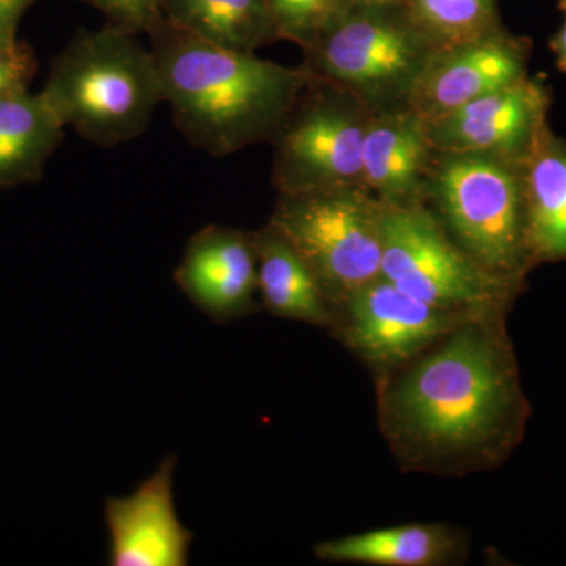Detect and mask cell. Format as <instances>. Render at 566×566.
<instances>
[{
	"mask_svg": "<svg viewBox=\"0 0 566 566\" xmlns=\"http://www.w3.org/2000/svg\"><path fill=\"white\" fill-rule=\"evenodd\" d=\"M315 81L346 93L370 112L408 106L436 51L405 6L352 2L303 48Z\"/></svg>",
	"mask_w": 566,
	"mask_h": 566,
	"instance_id": "5",
	"label": "cell"
},
{
	"mask_svg": "<svg viewBox=\"0 0 566 566\" xmlns=\"http://www.w3.org/2000/svg\"><path fill=\"white\" fill-rule=\"evenodd\" d=\"M174 281L212 322L255 314L260 308L255 234L232 227H203L189 238Z\"/></svg>",
	"mask_w": 566,
	"mask_h": 566,
	"instance_id": "12",
	"label": "cell"
},
{
	"mask_svg": "<svg viewBox=\"0 0 566 566\" xmlns=\"http://www.w3.org/2000/svg\"><path fill=\"white\" fill-rule=\"evenodd\" d=\"M314 554L333 564L457 565L468 556V536L449 524H405L327 539L314 547Z\"/></svg>",
	"mask_w": 566,
	"mask_h": 566,
	"instance_id": "15",
	"label": "cell"
},
{
	"mask_svg": "<svg viewBox=\"0 0 566 566\" xmlns=\"http://www.w3.org/2000/svg\"><path fill=\"white\" fill-rule=\"evenodd\" d=\"M378 419L405 471L463 475L504 464L531 419L506 315L469 318L379 374Z\"/></svg>",
	"mask_w": 566,
	"mask_h": 566,
	"instance_id": "1",
	"label": "cell"
},
{
	"mask_svg": "<svg viewBox=\"0 0 566 566\" xmlns=\"http://www.w3.org/2000/svg\"><path fill=\"white\" fill-rule=\"evenodd\" d=\"M381 277L436 307L506 315L524 283L480 266L422 202L382 203Z\"/></svg>",
	"mask_w": 566,
	"mask_h": 566,
	"instance_id": "7",
	"label": "cell"
},
{
	"mask_svg": "<svg viewBox=\"0 0 566 566\" xmlns=\"http://www.w3.org/2000/svg\"><path fill=\"white\" fill-rule=\"evenodd\" d=\"M163 20L227 50L255 52L279 39L264 0H164Z\"/></svg>",
	"mask_w": 566,
	"mask_h": 566,
	"instance_id": "19",
	"label": "cell"
},
{
	"mask_svg": "<svg viewBox=\"0 0 566 566\" xmlns=\"http://www.w3.org/2000/svg\"><path fill=\"white\" fill-rule=\"evenodd\" d=\"M560 9L566 14V0H560Z\"/></svg>",
	"mask_w": 566,
	"mask_h": 566,
	"instance_id": "27",
	"label": "cell"
},
{
	"mask_svg": "<svg viewBox=\"0 0 566 566\" xmlns=\"http://www.w3.org/2000/svg\"><path fill=\"white\" fill-rule=\"evenodd\" d=\"M523 174L532 262H566V144L546 129L523 159Z\"/></svg>",
	"mask_w": 566,
	"mask_h": 566,
	"instance_id": "18",
	"label": "cell"
},
{
	"mask_svg": "<svg viewBox=\"0 0 566 566\" xmlns=\"http://www.w3.org/2000/svg\"><path fill=\"white\" fill-rule=\"evenodd\" d=\"M352 2L365 3V6L400 7L405 6L406 0H352Z\"/></svg>",
	"mask_w": 566,
	"mask_h": 566,
	"instance_id": "26",
	"label": "cell"
},
{
	"mask_svg": "<svg viewBox=\"0 0 566 566\" xmlns=\"http://www.w3.org/2000/svg\"><path fill=\"white\" fill-rule=\"evenodd\" d=\"M423 196L446 232L480 266L526 283L535 264L527 243L523 161L434 151Z\"/></svg>",
	"mask_w": 566,
	"mask_h": 566,
	"instance_id": "4",
	"label": "cell"
},
{
	"mask_svg": "<svg viewBox=\"0 0 566 566\" xmlns=\"http://www.w3.org/2000/svg\"><path fill=\"white\" fill-rule=\"evenodd\" d=\"M434 150L411 107L371 112L364 140V182L386 205L422 202Z\"/></svg>",
	"mask_w": 566,
	"mask_h": 566,
	"instance_id": "14",
	"label": "cell"
},
{
	"mask_svg": "<svg viewBox=\"0 0 566 566\" xmlns=\"http://www.w3.org/2000/svg\"><path fill=\"white\" fill-rule=\"evenodd\" d=\"M405 9L436 51L499 31L495 0H406Z\"/></svg>",
	"mask_w": 566,
	"mask_h": 566,
	"instance_id": "20",
	"label": "cell"
},
{
	"mask_svg": "<svg viewBox=\"0 0 566 566\" xmlns=\"http://www.w3.org/2000/svg\"><path fill=\"white\" fill-rule=\"evenodd\" d=\"M32 0H0V39L17 36L18 21Z\"/></svg>",
	"mask_w": 566,
	"mask_h": 566,
	"instance_id": "24",
	"label": "cell"
},
{
	"mask_svg": "<svg viewBox=\"0 0 566 566\" xmlns=\"http://www.w3.org/2000/svg\"><path fill=\"white\" fill-rule=\"evenodd\" d=\"M551 48L556 54V62L558 69L566 71V22L562 25L560 31L551 40Z\"/></svg>",
	"mask_w": 566,
	"mask_h": 566,
	"instance_id": "25",
	"label": "cell"
},
{
	"mask_svg": "<svg viewBox=\"0 0 566 566\" xmlns=\"http://www.w3.org/2000/svg\"><path fill=\"white\" fill-rule=\"evenodd\" d=\"M177 457L159 464L132 495L107 497L112 566H186L193 534L178 520L174 501Z\"/></svg>",
	"mask_w": 566,
	"mask_h": 566,
	"instance_id": "13",
	"label": "cell"
},
{
	"mask_svg": "<svg viewBox=\"0 0 566 566\" xmlns=\"http://www.w3.org/2000/svg\"><path fill=\"white\" fill-rule=\"evenodd\" d=\"M65 128L43 92L0 98V188L39 180Z\"/></svg>",
	"mask_w": 566,
	"mask_h": 566,
	"instance_id": "17",
	"label": "cell"
},
{
	"mask_svg": "<svg viewBox=\"0 0 566 566\" xmlns=\"http://www.w3.org/2000/svg\"><path fill=\"white\" fill-rule=\"evenodd\" d=\"M148 33L175 126L216 158L273 142L314 80L304 65L227 50L164 20Z\"/></svg>",
	"mask_w": 566,
	"mask_h": 566,
	"instance_id": "2",
	"label": "cell"
},
{
	"mask_svg": "<svg viewBox=\"0 0 566 566\" xmlns=\"http://www.w3.org/2000/svg\"><path fill=\"white\" fill-rule=\"evenodd\" d=\"M270 223L314 271L333 312L381 277L382 203L364 186L281 193Z\"/></svg>",
	"mask_w": 566,
	"mask_h": 566,
	"instance_id": "6",
	"label": "cell"
},
{
	"mask_svg": "<svg viewBox=\"0 0 566 566\" xmlns=\"http://www.w3.org/2000/svg\"><path fill=\"white\" fill-rule=\"evenodd\" d=\"M253 234L263 307L277 318L329 329L333 308L303 255L270 222Z\"/></svg>",
	"mask_w": 566,
	"mask_h": 566,
	"instance_id": "16",
	"label": "cell"
},
{
	"mask_svg": "<svg viewBox=\"0 0 566 566\" xmlns=\"http://www.w3.org/2000/svg\"><path fill=\"white\" fill-rule=\"evenodd\" d=\"M527 51L501 29L469 43L433 52L415 91L411 107L424 123L438 120L476 98L526 77Z\"/></svg>",
	"mask_w": 566,
	"mask_h": 566,
	"instance_id": "11",
	"label": "cell"
},
{
	"mask_svg": "<svg viewBox=\"0 0 566 566\" xmlns=\"http://www.w3.org/2000/svg\"><path fill=\"white\" fill-rule=\"evenodd\" d=\"M417 300L379 277L333 312L331 333L376 374L408 363L469 318Z\"/></svg>",
	"mask_w": 566,
	"mask_h": 566,
	"instance_id": "9",
	"label": "cell"
},
{
	"mask_svg": "<svg viewBox=\"0 0 566 566\" xmlns=\"http://www.w3.org/2000/svg\"><path fill=\"white\" fill-rule=\"evenodd\" d=\"M109 13L117 28L139 33L150 32L163 20L164 0H91Z\"/></svg>",
	"mask_w": 566,
	"mask_h": 566,
	"instance_id": "23",
	"label": "cell"
},
{
	"mask_svg": "<svg viewBox=\"0 0 566 566\" xmlns=\"http://www.w3.org/2000/svg\"><path fill=\"white\" fill-rule=\"evenodd\" d=\"M279 39L304 48L352 3V0H264Z\"/></svg>",
	"mask_w": 566,
	"mask_h": 566,
	"instance_id": "21",
	"label": "cell"
},
{
	"mask_svg": "<svg viewBox=\"0 0 566 566\" xmlns=\"http://www.w3.org/2000/svg\"><path fill=\"white\" fill-rule=\"evenodd\" d=\"M371 112L312 80L275 136L279 193L364 186V140Z\"/></svg>",
	"mask_w": 566,
	"mask_h": 566,
	"instance_id": "8",
	"label": "cell"
},
{
	"mask_svg": "<svg viewBox=\"0 0 566 566\" xmlns=\"http://www.w3.org/2000/svg\"><path fill=\"white\" fill-rule=\"evenodd\" d=\"M41 92L65 126L106 148L142 136L164 103L151 50L117 25L77 33Z\"/></svg>",
	"mask_w": 566,
	"mask_h": 566,
	"instance_id": "3",
	"label": "cell"
},
{
	"mask_svg": "<svg viewBox=\"0 0 566 566\" xmlns=\"http://www.w3.org/2000/svg\"><path fill=\"white\" fill-rule=\"evenodd\" d=\"M547 103L543 85L526 76L427 123L428 140L438 153H479L523 161L547 129Z\"/></svg>",
	"mask_w": 566,
	"mask_h": 566,
	"instance_id": "10",
	"label": "cell"
},
{
	"mask_svg": "<svg viewBox=\"0 0 566 566\" xmlns=\"http://www.w3.org/2000/svg\"><path fill=\"white\" fill-rule=\"evenodd\" d=\"M35 71L33 51L17 36L0 39V98L29 91Z\"/></svg>",
	"mask_w": 566,
	"mask_h": 566,
	"instance_id": "22",
	"label": "cell"
}]
</instances>
